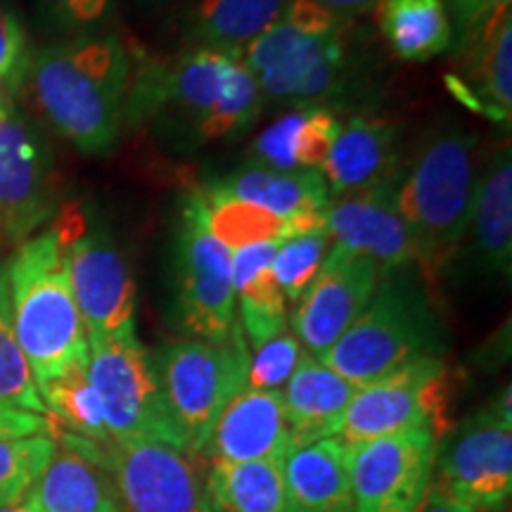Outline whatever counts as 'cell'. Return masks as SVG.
Instances as JSON below:
<instances>
[{
    "instance_id": "1",
    "label": "cell",
    "mask_w": 512,
    "mask_h": 512,
    "mask_svg": "<svg viewBox=\"0 0 512 512\" xmlns=\"http://www.w3.org/2000/svg\"><path fill=\"white\" fill-rule=\"evenodd\" d=\"M131 72V55L114 31L53 38L34 50L24 91L57 136L102 157L124 131Z\"/></svg>"
},
{
    "instance_id": "2",
    "label": "cell",
    "mask_w": 512,
    "mask_h": 512,
    "mask_svg": "<svg viewBox=\"0 0 512 512\" xmlns=\"http://www.w3.org/2000/svg\"><path fill=\"white\" fill-rule=\"evenodd\" d=\"M479 136L463 126L432 128L403 164L401 214L415 242V266L434 285L453 264L470 221L479 171Z\"/></svg>"
},
{
    "instance_id": "3",
    "label": "cell",
    "mask_w": 512,
    "mask_h": 512,
    "mask_svg": "<svg viewBox=\"0 0 512 512\" xmlns=\"http://www.w3.org/2000/svg\"><path fill=\"white\" fill-rule=\"evenodd\" d=\"M5 266L12 330L38 389L69 366L88 361V332L55 228L31 235Z\"/></svg>"
},
{
    "instance_id": "4",
    "label": "cell",
    "mask_w": 512,
    "mask_h": 512,
    "mask_svg": "<svg viewBox=\"0 0 512 512\" xmlns=\"http://www.w3.org/2000/svg\"><path fill=\"white\" fill-rule=\"evenodd\" d=\"M446 351V330L434 313L418 266L380 273L377 287L354 323L320 358L356 387L406 363Z\"/></svg>"
},
{
    "instance_id": "5",
    "label": "cell",
    "mask_w": 512,
    "mask_h": 512,
    "mask_svg": "<svg viewBox=\"0 0 512 512\" xmlns=\"http://www.w3.org/2000/svg\"><path fill=\"white\" fill-rule=\"evenodd\" d=\"M171 306L178 328L192 339L228 342L242 330L230 273V249L211 235L200 190L178 207L169 259Z\"/></svg>"
},
{
    "instance_id": "6",
    "label": "cell",
    "mask_w": 512,
    "mask_h": 512,
    "mask_svg": "<svg viewBox=\"0 0 512 512\" xmlns=\"http://www.w3.org/2000/svg\"><path fill=\"white\" fill-rule=\"evenodd\" d=\"M159 384L190 456L204 451L230 401L247 387L249 349L242 330L228 342L178 339L152 354Z\"/></svg>"
},
{
    "instance_id": "7",
    "label": "cell",
    "mask_w": 512,
    "mask_h": 512,
    "mask_svg": "<svg viewBox=\"0 0 512 512\" xmlns=\"http://www.w3.org/2000/svg\"><path fill=\"white\" fill-rule=\"evenodd\" d=\"M233 64L235 57L200 48L140 62L131 72L124 126L152 124L181 147L202 145L200 131L219 107Z\"/></svg>"
},
{
    "instance_id": "8",
    "label": "cell",
    "mask_w": 512,
    "mask_h": 512,
    "mask_svg": "<svg viewBox=\"0 0 512 512\" xmlns=\"http://www.w3.org/2000/svg\"><path fill=\"white\" fill-rule=\"evenodd\" d=\"M53 228L60 235L88 339L136 335V278L110 230L102 223H88L81 209H64Z\"/></svg>"
},
{
    "instance_id": "9",
    "label": "cell",
    "mask_w": 512,
    "mask_h": 512,
    "mask_svg": "<svg viewBox=\"0 0 512 512\" xmlns=\"http://www.w3.org/2000/svg\"><path fill=\"white\" fill-rule=\"evenodd\" d=\"M432 489L475 512H498L512 494L510 387L451 427L437 444Z\"/></svg>"
},
{
    "instance_id": "10",
    "label": "cell",
    "mask_w": 512,
    "mask_h": 512,
    "mask_svg": "<svg viewBox=\"0 0 512 512\" xmlns=\"http://www.w3.org/2000/svg\"><path fill=\"white\" fill-rule=\"evenodd\" d=\"M88 380L100 396L112 441H159L185 451L155 361L136 335L88 339Z\"/></svg>"
},
{
    "instance_id": "11",
    "label": "cell",
    "mask_w": 512,
    "mask_h": 512,
    "mask_svg": "<svg viewBox=\"0 0 512 512\" xmlns=\"http://www.w3.org/2000/svg\"><path fill=\"white\" fill-rule=\"evenodd\" d=\"M349 22L313 34L280 15L242 55L264 98L283 102L330 100L344 91L351 76Z\"/></svg>"
},
{
    "instance_id": "12",
    "label": "cell",
    "mask_w": 512,
    "mask_h": 512,
    "mask_svg": "<svg viewBox=\"0 0 512 512\" xmlns=\"http://www.w3.org/2000/svg\"><path fill=\"white\" fill-rule=\"evenodd\" d=\"M451 375L441 356H427L358 387L337 437L361 444L406 430H432L441 439L448 420Z\"/></svg>"
},
{
    "instance_id": "13",
    "label": "cell",
    "mask_w": 512,
    "mask_h": 512,
    "mask_svg": "<svg viewBox=\"0 0 512 512\" xmlns=\"http://www.w3.org/2000/svg\"><path fill=\"white\" fill-rule=\"evenodd\" d=\"M437 444L432 430H406L354 444V512H422L432 489Z\"/></svg>"
},
{
    "instance_id": "14",
    "label": "cell",
    "mask_w": 512,
    "mask_h": 512,
    "mask_svg": "<svg viewBox=\"0 0 512 512\" xmlns=\"http://www.w3.org/2000/svg\"><path fill=\"white\" fill-rule=\"evenodd\" d=\"M105 460L124 512H221L195 456L159 441H112Z\"/></svg>"
},
{
    "instance_id": "15",
    "label": "cell",
    "mask_w": 512,
    "mask_h": 512,
    "mask_svg": "<svg viewBox=\"0 0 512 512\" xmlns=\"http://www.w3.org/2000/svg\"><path fill=\"white\" fill-rule=\"evenodd\" d=\"M55 211V157L22 110L0 117V238L24 242Z\"/></svg>"
},
{
    "instance_id": "16",
    "label": "cell",
    "mask_w": 512,
    "mask_h": 512,
    "mask_svg": "<svg viewBox=\"0 0 512 512\" xmlns=\"http://www.w3.org/2000/svg\"><path fill=\"white\" fill-rule=\"evenodd\" d=\"M377 280H380V266L368 254L332 245L290 318L294 337L299 339L306 354L318 361L325 356V351L366 309Z\"/></svg>"
},
{
    "instance_id": "17",
    "label": "cell",
    "mask_w": 512,
    "mask_h": 512,
    "mask_svg": "<svg viewBox=\"0 0 512 512\" xmlns=\"http://www.w3.org/2000/svg\"><path fill=\"white\" fill-rule=\"evenodd\" d=\"M401 174L370 188L344 192L325 209V230L335 245L368 254L380 273L415 264V242L399 204Z\"/></svg>"
},
{
    "instance_id": "18",
    "label": "cell",
    "mask_w": 512,
    "mask_h": 512,
    "mask_svg": "<svg viewBox=\"0 0 512 512\" xmlns=\"http://www.w3.org/2000/svg\"><path fill=\"white\" fill-rule=\"evenodd\" d=\"M479 278H510L512 266V157L510 145H498L482 159L463 245L456 259ZM453 259V261H456Z\"/></svg>"
},
{
    "instance_id": "19",
    "label": "cell",
    "mask_w": 512,
    "mask_h": 512,
    "mask_svg": "<svg viewBox=\"0 0 512 512\" xmlns=\"http://www.w3.org/2000/svg\"><path fill=\"white\" fill-rule=\"evenodd\" d=\"M55 439H62V446L29 494L34 512H124L117 489L102 472V446L76 434Z\"/></svg>"
},
{
    "instance_id": "20",
    "label": "cell",
    "mask_w": 512,
    "mask_h": 512,
    "mask_svg": "<svg viewBox=\"0 0 512 512\" xmlns=\"http://www.w3.org/2000/svg\"><path fill=\"white\" fill-rule=\"evenodd\" d=\"M292 451L285 420L283 394L249 389L228 403L202 453L211 460L249 463V460H285Z\"/></svg>"
},
{
    "instance_id": "21",
    "label": "cell",
    "mask_w": 512,
    "mask_h": 512,
    "mask_svg": "<svg viewBox=\"0 0 512 512\" xmlns=\"http://www.w3.org/2000/svg\"><path fill=\"white\" fill-rule=\"evenodd\" d=\"M401 128L389 119L358 114L342 124L323 171L330 197L370 188L399 176Z\"/></svg>"
},
{
    "instance_id": "22",
    "label": "cell",
    "mask_w": 512,
    "mask_h": 512,
    "mask_svg": "<svg viewBox=\"0 0 512 512\" xmlns=\"http://www.w3.org/2000/svg\"><path fill=\"white\" fill-rule=\"evenodd\" d=\"M456 67L444 76L448 93L479 117L510 124L512 117V19L456 50Z\"/></svg>"
},
{
    "instance_id": "23",
    "label": "cell",
    "mask_w": 512,
    "mask_h": 512,
    "mask_svg": "<svg viewBox=\"0 0 512 512\" xmlns=\"http://www.w3.org/2000/svg\"><path fill=\"white\" fill-rule=\"evenodd\" d=\"M351 453L342 437L313 441L290 451L283 463L285 512H354Z\"/></svg>"
},
{
    "instance_id": "24",
    "label": "cell",
    "mask_w": 512,
    "mask_h": 512,
    "mask_svg": "<svg viewBox=\"0 0 512 512\" xmlns=\"http://www.w3.org/2000/svg\"><path fill=\"white\" fill-rule=\"evenodd\" d=\"M356 392V384L323 366L318 358L304 354L280 392L285 420L290 427L292 451L313 441L337 437L344 413Z\"/></svg>"
},
{
    "instance_id": "25",
    "label": "cell",
    "mask_w": 512,
    "mask_h": 512,
    "mask_svg": "<svg viewBox=\"0 0 512 512\" xmlns=\"http://www.w3.org/2000/svg\"><path fill=\"white\" fill-rule=\"evenodd\" d=\"M207 188L256 204L283 221L306 214H323L332 200L320 169L273 171L264 166H245V169L216 178Z\"/></svg>"
},
{
    "instance_id": "26",
    "label": "cell",
    "mask_w": 512,
    "mask_h": 512,
    "mask_svg": "<svg viewBox=\"0 0 512 512\" xmlns=\"http://www.w3.org/2000/svg\"><path fill=\"white\" fill-rule=\"evenodd\" d=\"M283 240H268L230 252L235 304L247 344L259 349L287 330V302L271 273V261Z\"/></svg>"
},
{
    "instance_id": "27",
    "label": "cell",
    "mask_w": 512,
    "mask_h": 512,
    "mask_svg": "<svg viewBox=\"0 0 512 512\" xmlns=\"http://www.w3.org/2000/svg\"><path fill=\"white\" fill-rule=\"evenodd\" d=\"M290 0H200L185 19L190 48L242 60L247 46L278 22Z\"/></svg>"
},
{
    "instance_id": "28",
    "label": "cell",
    "mask_w": 512,
    "mask_h": 512,
    "mask_svg": "<svg viewBox=\"0 0 512 512\" xmlns=\"http://www.w3.org/2000/svg\"><path fill=\"white\" fill-rule=\"evenodd\" d=\"M375 17L384 43L403 62H430L451 50L444 0H380Z\"/></svg>"
},
{
    "instance_id": "29",
    "label": "cell",
    "mask_w": 512,
    "mask_h": 512,
    "mask_svg": "<svg viewBox=\"0 0 512 512\" xmlns=\"http://www.w3.org/2000/svg\"><path fill=\"white\" fill-rule=\"evenodd\" d=\"M285 460H211L207 491L221 512H285Z\"/></svg>"
},
{
    "instance_id": "30",
    "label": "cell",
    "mask_w": 512,
    "mask_h": 512,
    "mask_svg": "<svg viewBox=\"0 0 512 512\" xmlns=\"http://www.w3.org/2000/svg\"><path fill=\"white\" fill-rule=\"evenodd\" d=\"M50 418L62 420L76 437L107 448L112 444L100 396L88 380V361H79L38 389Z\"/></svg>"
},
{
    "instance_id": "31",
    "label": "cell",
    "mask_w": 512,
    "mask_h": 512,
    "mask_svg": "<svg viewBox=\"0 0 512 512\" xmlns=\"http://www.w3.org/2000/svg\"><path fill=\"white\" fill-rule=\"evenodd\" d=\"M200 192L204 207H207V226L211 235L230 252L268 240H285V221L280 216L209 188Z\"/></svg>"
},
{
    "instance_id": "32",
    "label": "cell",
    "mask_w": 512,
    "mask_h": 512,
    "mask_svg": "<svg viewBox=\"0 0 512 512\" xmlns=\"http://www.w3.org/2000/svg\"><path fill=\"white\" fill-rule=\"evenodd\" d=\"M0 403L50 418L29 361L19 349L15 330H12L3 264H0Z\"/></svg>"
},
{
    "instance_id": "33",
    "label": "cell",
    "mask_w": 512,
    "mask_h": 512,
    "mask_svg": "<svg viewBox=\"0 0 512 512\" xmlns=\"http://www.w3.org/2000/svg\"><path fill=\"white\" fill-rule=\"evenodd\" d=\"M57 448L53 434L0 437V510L22 503L31 494Z\"/></svg>"
},
{
    "instance_id": "34",
    "label": "cell",
    "mask_w": 512,
    "mask_h": 512,
    "mask_svg": "<svg viewBox=\"0 0 512 512\" xmlns=\"http://www.w3.org/2000/svg\"><path fill=\"white\" fill-rule=\"evenodd\" d=\"M328 247V230H313V233L294 235L280 242L271 261V273L287 304H299L323 266Z\"/></svg>"
},
{
    "instance_id": "35",
    "label": "cell",
    "mask_w": 512,
    "mask_h": 512,
    "mask_svg": "<svg viewBox=\"0 0 512 512\" xmlns=\"http://www.w3.org/2000/svg\"><path fill=\"white\" fill-rule=\"evenodd\" d=\"M261 105H264V93H261L256 76L245 67V62L235 60L230 69L228 86L223 91V98L211 114L207 124L202 126L200 140L211 143V140H223L245 131L252 121L259 117Z\"/></svg>"
},
{
    "instance_id": "36",
    "label": "cell",
    "mask_w": 512,
    "mask_h": 512,
    "mask_svg": "<svg viewBox=\"0 0 512 512\" xmlns=\"http://www.w3.org/2000/svg\"><path fill=\"white\" fill-rule=\"evenodd\" d=\"M36 12L55 38L98 34L114 19V0H36Z\"/></svg>"
},
{
    "instance_id": "37",
    "label": "cell",
    "mask_w": 512,
    "mask_h": 512,
    "mask_svg": "<svg viewBox=\"0 0 512 512\" xmlns=\"http://www.w3.org/2000/svg\"><path fill=\"white\" fill-rule=\"evenodd\" d=\"M306 354L294 332L283 330L280 335L268 339L259 349H254V356H249V389H266V392H280L285 382L290 380L294 368L299 366L302 356Z\"/></svg>"
},
{
    "instance_id": "38",
    "label": "cell",
    "mask_w": 512,
    "mask_h": 512,
    "mask_svg": "<svg viewBox=\"0 0 512 512\" xmlns=\"http://www.w3.org/2000/svg\"><path fill=\"white\" fill-rule=\"evenodd\" d=\"M31 57L34 50L22 17L12 5L0 3V83L15 98L27 86Z\"/></svg>"
},
{
    "instance_id": "39",
    "label": "cell",
    "mask_w": 512,
    "mask_h": 512,
    "mask_svg": "<svg viewBox=\"0 0 512 512\" xmlns=\"http://www.w3.org/2000/svg\"><path fill=\"white\" fill-rule=\"evenodd\" d=\"M342 131V121L328 107H306L304 121L294 140L297 169H320Z\"/></svg>"
},
{
    "instance_id": "40",
    "label": "cell",
    "mask_w": 512,
    "mask_h": 512,
    "mask_svg": "<svg viewBox=\"0 0 512 512\" xmlns=\"http://www.w3.org/2000/svg\"><path fill=\"white\" fill-rule=\"evenodd\" d=\"M304 114L306 107L287 112L256 136L252 150H249L254 157V166H264V169L273 171L297 169V162H294V140H297Z\"/></svg>"
},
{
    "instance_id": "41",
    "label": "cell",
    "mask_w": 512,
    "mask_h": 512,
    "mask_svg": "<svg viewBox=\"0 0 512 512\" xmlns=\"http://www.w3.org/2000/svg\"><path fill=\"white\" fill-rule=\"evenodd\" d=\"M53 430V420L46 415H36L0 403V437H34V434H53Z\"/></svg>"
},
{
    "instance_id": "42",
    "label": "cell",
    "mask_w": 512,
    "mask_h": 512,
    "mask_svg": "<svg viewBox=\"0 0 512 512\" xmlns=\"http://www.w3.org/2000/svg\"><path fill=\"white\" fill-rule=\"evenodd\" d=\"M325 10H330L332 15L342 22H351L354 17L366 15V12L375 10L380 0H318Z\"/></svg>"
},
{
    "instance_id": "43",
    "label": "cell",
    "mask_w": 512,
    "mask_h": 512,
    "mask_svg": "<svg viewBox=\"0 0 512 512\" xmlns=\"http://www.w3.org/2000/svg\"><path fill=\"white\" fill-rule=\"evenodd\" d=\"M422 512H475L470 510L467 505H460L453 501V498H448L444 494H439L437 489H430V496H427V503Z\"/></svg>"
},
{
    "instance_id": "44",
    "label": "cell",
    "mask_w": 512,
    "mask_h": 512,
    "mask_svg": "<svg viewBox=\"0 0 512 512\" xmlns=\"http://www.w3.org/2000/svg\"><path fill=\"white\" fill-rule=\"evenodd\" d=\"M15 100H17L15 95H10L8 91H5L3 83H0V117H3V114H8L10 110H15L17 107Z\"/></svg>"
},
{
    "instance_id": "45",
    "label": "cell",
    "mask_w": 512,
    "mask_h": 512,
    "mask_svg": "<svg viewBox=\"0 0 512 512\" xmlns=\"http://www.w3.org/2000/svg\"><path fill=\"white\" fill-rule=\"evenodd\" d=\"M136 3L145 10H164L169 8V5H174L176 0H136Z\"/></svg>"
},
{
    "instance_id": "46",
    "label": "cell",
    "mask_w": 512,
    "mask_h": 512,
    "mask_svg": "<svg viewBox=\"0 0 512 512\" xmlns=\"http://www.w3.org/2000/svg\"><path fill=\"white\" fill-rule=\"evenodd\" d=\"M0 512H34V508H31V503H29V496H27V498H24L22 503L12 505V508H5V510H0Z\"/></svg>"
}]
</instances>
